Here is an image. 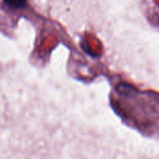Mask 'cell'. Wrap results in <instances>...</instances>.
<instances>
[{
  "mask_svg": "<svg viewBox=\"0 0 159 159\" xmlns=\"http://www.w3.org/2000/svg\"><path fill=\"white\" fill-rule=\"evenodd\" d=\"M4 4L12 9H21L27 5V0H3Z\"/></svg>",
  "mask_w": 159,
  "mask_h": 159,
  "instance_id": "obj_1",
  "label": "cell"
},
{
  "mask_svg": "<svg viewBox=\"0 0 159 159\" xmlns=\"http://www.w3.org/2000/svg\"><path fill=\"white\" fill-rule=\"evenodd\" d=\"M116 89L118 90V92H120L121 94H124L126 96H129L130 94H134V92L136 91V89L131 87L129 84H118V86L116 87Z\"/></svg>",
  "mask_w": 159,
  "mask_h": 159,
  "instance_id": "obj_2",
  "label": "cell"
}]
</instances>
